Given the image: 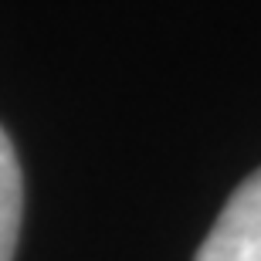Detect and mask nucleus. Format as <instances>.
Wrapping results in <instances>:
<instances>
[{"label": "nucleus", "mask_w": 261, "mask_h": 261, "mask_svg": "<svg viewBox=\"0 0 261 261\" xmlns=\"http://www.w3.org/2000/svg\"><path fill=\"white\" fill-rule=\"evenodd\" d=\"M24 217V176L7 133L0 129V261H14Z\"/></svg>", "instance_id": "f03ea898"}, {"label": "nucleus", "mask_w": 261, "mask_h": 261, "mask_svg": "<svg viewBox=\"0 0 261 261\" xmlns=\"http://www.w3.org/2000/svg\"><path fill=\"white\" fill-rule=\"evenodd\" d=\"M197 261H261V170L251 173L203 238Z\"/></svg>", "instance_id": "f257e3e1"}]
</instances>
